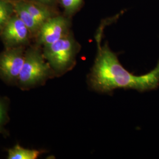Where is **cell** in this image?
<instances>
[{"instance_id":"cell-1","label":"cell","mask_w":159,"mask_h":159,"mask_svg":"<svg viewBox=\"0 0 159 159\" xmlns=\"http://www.w3.org/2000/svg\"><path fill=\"white\" fill-rule=\"evenodd\" d=\"M98 51L94 66L89 75L93 90L109 93L117 89L151 91L159 85V60L156 66L146 74L135 75L127 71L116 55L107 45H101L100 32L97 37Z\"/></svg>"},{"instance_id":"cell-2","label":"cell","mask_w":159,"mask_h":159,"mask_svg":"<svg viewBox=\"0 0 159 159\" xmlns=\"http://www.w3.org/2000/svg\"><path fill=\"white\" fill-rule=\"evenodd\" d=\"M56 74L40 51L31 49L25 53V61L17 83L24 90L41 85Z\"/></svg>"},{"instance_id":"cell-3","label":"cell","mask_w":159,"mask_h":159,"mask_svg":"<svg viewBox=\"0 0 159 159\" xmlns=\"http://www.w3.org/2000/svg\"><path fill=\"white\" fill-rule=\"evenodd\" d=\"M77 51L75 41L68 34L52 44L44 46L43 55L56 75H61L73 67Z\"/></svg>"},{"instance_id":"cell-4","label":"cell","mask_w":159,"mask_h":159,"mask_svg":"<svg viewBox=\"0 0 159 159\" xmlns=\"http://www.w3.org/2000/svg\"><path fill=\"white\" fill-rule=\"evenodd\" d=\"M25 61L21 47H12L0 54V77L8 83L17 82Z\"/></svg>"},{"instance_id":"cell-5","label":"cell","mask_w":159,"mask_h":159,"mask_svg":"<svg viewBox=\"0 0 159 159\" xmlns=\"http://www.w3.org/2000/svg\"><path fill=\"white\" fill-rule=\"evenodd\" d=\"M69 23L61 16L50 17L37 33V43L44 46L52 44L68 35Z\"/></svg>"},{"instance_id":"cell-6","label":"cell","mask_w":159,"mask_h":159,"mask_svg":"<svg viewBox=\"0 0 159 159\" xmlns=\"http://www.w3.org/2000/svg\"><path fill=\"white\" fill-rule=\"evenodd\" d=\"M30 30L17 16H12L0 33L2 39L9 47L20 46L26 43Z\"/></svg>"},{"instance_id":"cell-7","label":"cell","mask_w":159,"mask_h":159,"mask_svg":"<svg viewBox=\"0 0 159 159\" xmlns=\"http://www.w3.org/2000/svg\"><path fill=\"white\" fill-rule=\"evenodd\" d=\"M13 8L17 16L26 25L30 33H37L39 32L41 26L35 20L32 15L24 6V2H18L15 3L13 6Z\"/></svg>"},{"instance_id":"cell-8","label":"cell","mask_w":159,"mask_h":159,"mask_svg":"<svg viewBox=\"0 0 159 159\" xmlns=\"http://www.w3.org/2000/svg\"><path fill=\"white\" fill-rule=\"evenodd\" d=\"M41 152L23 148L19 144H17L8 152V159H36L39 157Z\"/></svg>"},{"instance_id":"cell-9","label":"cell","mask_w":159,"mask_h":159,"mask_svg":"<svg viewBox=\"0 0 159 159\" xmlns=\"http://www.w3.org/2000/svg\"><path fill=\"white\" fill-rule=\"evenodd\" d=\"M24 4L40 26H41L48 19L51 17L50 12L43 6L28 2H24Z\"/></svg>"},{"instance_id":"cell-10","label":"cell","mask_w":159,"mask_h":159,"mask_svg":"<svg viewBox=\"0 0 159 159\" xmlns=\"http://www.w3.org/2000/svg\"><path fill=\"white\" fill-rule=\"evenodd\" d=\"M12 6L5 0H0V33L12 17Z\"/></svg>"},{"instance_id":"cell-11","label":"cell","mask_w":159,"mask_h":159,"mask_svg":"<svg viewBox=\"0 0 159 159\" xmlns=\"http://www.w3.org/2000/svg\"><path fill=\"white\" fill-rule=\"evenodd\" d=\"M83 0H61V4L66 12L68 14H73L81 6Z\"/></svg>"},{"instance_id":"cell-12","label":"cell","mask_w":159,"mask_h":159,"mask_svg":"<svg viewBox=\"0 0 159 159\" xmlns=\"http://www.w3.org/2000/svg\"><path fill=\"white\" fill-rule=\"evenodd\" d=\"M7 120V104L4 99L0 98V131Z\"/></svg>"},{"instance_id":"cell-13","label":"cell","mask_w":159,"mask_h":159,"mask_svg":"<svg viewBox=\"0 0 159 159\" xmlns=\"http://www.w3.org/2000/svg\"><path fill=\"white\" fill-rule=\"evenodd\" d=\"M38 2H40L41 4H49L53 0H35Z\"/></svg>"}]
</instances>
